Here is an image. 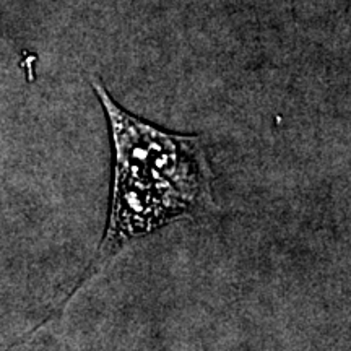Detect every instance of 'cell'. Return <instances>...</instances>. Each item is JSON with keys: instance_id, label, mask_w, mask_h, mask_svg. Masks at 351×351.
<instances>
[{"instance_id": "1", "label": "cell", "mask_w": 351, "mask_h": 351, "mask_svg": "<svg viewBox=\"0 0 351 351\" xmlns=\"http://www.w3.org/2000/svg\"><path fill=\"white\" fill-rule=\"evenodd\" d=\"M208 199L205 192L152 166L116 160L108 230L99 245L106 258L127 241L187 217Z\"/></svg>"}]
</instances>
